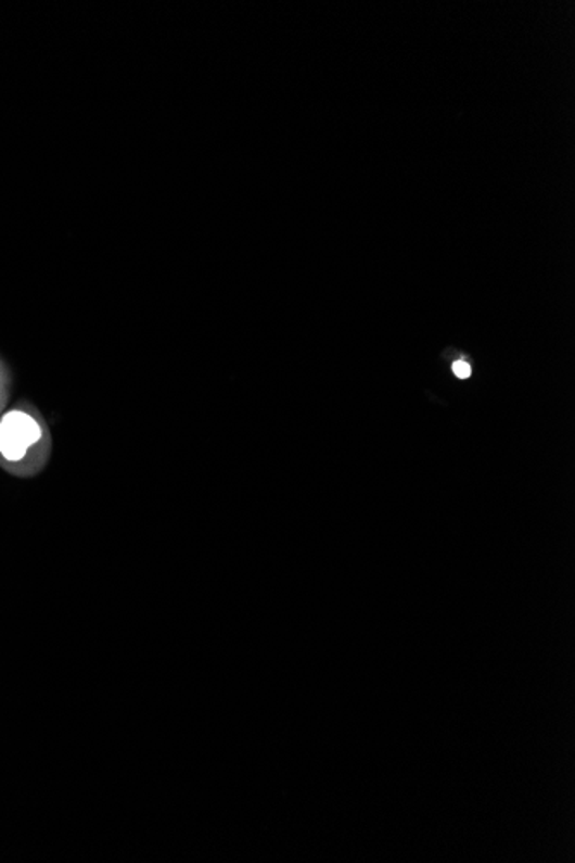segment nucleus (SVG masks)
<instances>
[{"label":"nucleus","instance_id":"f257e3e1","mask_svg":"<svg viewBox=\"0 0 575 863\" xmlns=\"http://www.w3.org/2000/svg\"><path fill=\"white\" fill-rule=\"evenodd\" d=\"M49 431L37 414L16 407L0 418V466L14 475H35L49 459Z\"/></svg>","mask_w":575,"mask_h":863},{"label":"nucleus","instance_id":"f03ea898","mask_svg":"<svg viewBox=\"0 0 575 863\" xmlns=\"http://www.w3.org/2000/svg\"><path fill=\"white\" fill-rule=\"evenodd\" d=\"M453 372L457 378H460V380H465V378L471 376L472 369L471 366H469V363H465V360H459V363L453 364Z\"/></svg>","mask_w":575,"mask_h":863},{"label":"nucleus","instance_id":"7ed1b4c3","mask_svg":"<svg viewBox=\"0 0 575 863\" xmlns=\"http://www.w3.org/2000/svg\"><path fill=\"white\" fill-rule=\"evenodd\" d=\"M4 372H2V367H0V409L4 407L5 401V389H4Z\"/></svg>","mask_w":575,"mask_h":863}]
</instances>
